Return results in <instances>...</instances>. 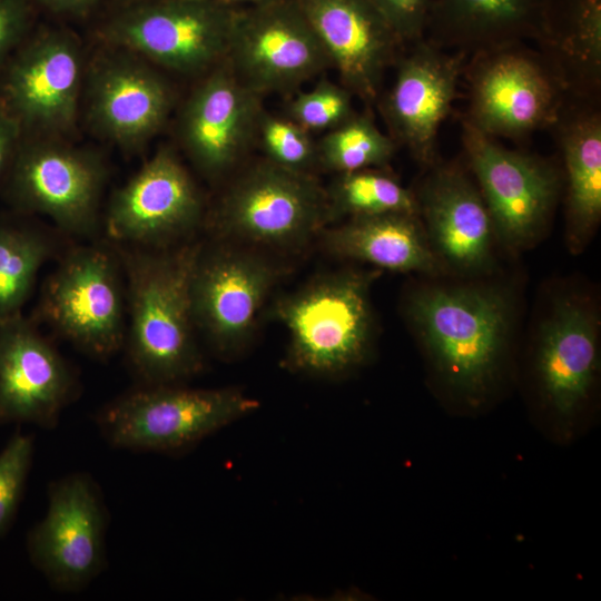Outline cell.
Instances as JSON below:
<instances>
[{"mask_svg": "<svg viewBox=\"0 0 601 601\" xmlns=\"http://www.w3.org/2000/svg\"><path fill=\"white\" fill-rule=\"evenodd\" d=\"M534 42L569 98L601 102V0H548Z\"/></svg>", "mask_w": 601, "mask_h": 601, "instance_id": "d4e9b609", "label": "cell"}, {"mask_svg": "<svg viewBox=\"0 0 601 601\" xmlns=\"http://www.w3.org/2000/svg\"><path fill=\"white\" fill-rule=\"evenodd\" d=\"M599 316L584 296H556L540 323L535 371L546 405L559 417L574 416L588 401L599 364Z\"/></svg>", "mask_w": 601, "mask_h": 601, "instance_id": "44dd1931", "label": "cell"}, {"mask_svg": "<svg viewBox=\"0 0 601 601\" xmlns=\"http://www.w3.org/2000/svg\"><path fill=\"white\" fill-rule=\"evenodd\" d=\"M319 235L323 247L338 258L367 263L377 269L428 276L446 274L430 246L418 214L348 218L325 227Z\"/></svg>", "mask_w": 601, "mask_h": 601, "instance_id": "484cf974", "label": "cell"}, {"mask_svg": "<svg viewBox=\"0 0 601 601\" xmlns=\"http://www.w3.org/2000/svg\"><path fill=\"white\" fill-rule=\"evenodd\" d=\"M118 252L105 245L71 249L46 282L38 318L91 357L106 359L126 338V287Z\"/></svg>", "mask_w": 601, "mask_h": 601, "instance_id": "9c48e42d", "label": "cell"}, {"mask_svg": "<svg viewBox=\"0 0 601 601\" xmlns=\"http://www.w3.org/2000/svg\"><path fill=\"white\" fill-rule=\"evenodd\" d=\"M33 436L17 431L0 452V538L13 521L33 457Z\"/></svg>", "mask_w": 601, "mask_h": 601, "instance_id": "1f68e13d", "label": "cell"}, {"mask_svg": "<svg viewBox=\"0 0 601 601\" xmlns=\"http://www.w3.org/2000/svg\"><path fill=\"white\" fill-rule=\"evenodd\" d=\"M258 407L236 388L141 385L104 406L96 416L104 439L117 449L176 452Z\"/></svg>", "mask_w": 601, "mask_h": 601, "instance_id": "277c9868", "label": "cell"}, {"mask_svg": "<svg viewBox=\"0 0 601 601\" xmlns=\"http://www.w3.org/2000/svg\"><path fill=\"white\" fill-rule=\"evenodd\" d=\"M82 48L67 30L47 29L23 41L3 68L0 99L22 137L70 135L78 120Z\"/></svg>", "mask_w": 601, "mask_h": 601, "instance_id": "8fae6325", "label": "cell"}, {"mask_svg": "<svg viewBox=\"0 0 601 601\" xmlns=\"http://www.w3.org/2000/svg\"><path fill=\"white\" fill-rule=\"evenodd\" d=\"M120 1L122 2V6H126V4L135 3L142 0H120Z\"/></svg>", "mask_w": 601, "mask_h": 601, "instance_id": "74e56055", "label": "cell"}, {"mask_svg": "<svg viewBox=\"0 0 601 601\" xmlns=\"http://www.w3.org/2000/svg\"><path fill=\"white\" fill-rule=\"evenodd\" d=\"M282 274L279 265L249 246L225 240L203 245L191 278L197 329L219 353L236 352Z\"/></svg>", "mask_w": 601, "mask_h": 601, "instance_id": "5bb4252c", "label": "cell"}, {"mask_svg": "<svg viewBox=\"0 0 601 601\" xmlns=\"http://www.w3.org/2000/svg\"><path fill=\"white\" fill-rule=\"evenodd\" d=\"M107 525L93 479L68 474L50 484L46 514L27 535L30 562L57 590L77 592L104 570Z\"/></svg>", "mask_w": 601, "mask_h": 601, "instance_id": "7c38bea8", "label": "cell"}, {"mask_svg": "<svg viewBox=\"0 0 601 601\" xmlns=\"http://www.w3.org/2000/svg\"><path fill=\"white\" fill-rule=\"evenodd\" d=\"M236 10L216 0H142L122 6L99 32L108 47L151 65L200 73L227 57Z\"/></svg>", "mask_w": 601, "mask_h": 601, "instance_id": "8992f818", "label": "cell"}, {"mask_svg": "<svg viewBox=\"0 0 601 601\" xmlns=\"http://www.w3.org/2000/svg\"><path fill=\"white\" fill-rule=\"evenodd\" d=\"M465 164L490 213L497 240L512 250L534 244L562 195V171L550 158L509 149L461 119Z\"/></svg>", "mask_w": 601, "mask_h": 601, "instance_id": "ba28073f", "label": "cell"}, {"mask_svg": "<svg viewBox=\"0 0 601 601\" xmlns=\"http://www.w3.org/2000/svg\"><path fill=\"white\" fill-rule=\"evenodd\" d=\"M216 1L236 8V6L238 4H245L246 7H252V6L268 3L276 0H216Z\"/></svg>", "mask_w": 601, "mask_h": 601, "instance_id": "8d00e7d4", "label": "cell"}, {"mask_svg": "<svg viewBox=\"0 0 601 601\" xmlns=\"http://www.w3.org/2000/svg\"><path fill=\"white\" fill-rule=\"evenodd\" d=\"M328 224L326 189L317 179L266 159L234 181L214 216L220 240L270 248L300 247Z\"/></svg>", "mask_w": 601, "mask_h": 601, "instance_id": "5b68a950", "label": "cell"}, {"mask_svg": "<svg viewBox=\"0 0 601 601\" xmlns=\"http://www.w3.org/2000/svg\"><path fill=\"white\" fill-rule=\"evenodd\" d=\"M397 144L380 130L368 112H355L317 142L318 164L336 174L365 168H384Z\"/></svg>", "mask_w": 601, "mask_h": 601, "instance_id": "f1b7e54d", "label": "cell"}, {"mask_svg": "<svg viewBox=\"0 0 601 601\" xmlns=\"http://www.w3.org/2000/svg\"><path fill=\"white\" fill-rule=\"evenodd\" d=\"M378 274L377 268L323 274L276 302L293 368L337 376L366 358L374 336L371 287Z\"/></svg>", "mask_w": 601, "mask_h": 601, "instance_id": "3957f363", "label": "cell"}, {"mask_svg": "<svg viewBox=\"0 0 601 601\" xmlns=\"http://www.w3.org/2000/svg\"><path fill=\"white\" fill-rule=\"evenodd\" d=\"M201 216L196 184L174 150L162 147L114 193L105 225L116 245L161 248L183 243Z\"/></svg>", "mask_w": 601, "mask_h": 601, "instance_id": "9a60e30c", "label": "cell"}, {"mask_svg": "<svg viewBox=\"0 0 601 601\" xmlns=\"http://www.w3.org/2000/svg\"><path fill=\"white\" fill-rule=\"evenodd\" d=\"M425 169L413 191L434 255L445 273L463 277L490 273L497 238L466 164L439 159Z\"/></svg>", "mask_w": 601, "mask_h": 601, "instance_id": "2e32d148", "label": "cell"}, {"mask_svg": "<svg viewBox=\"0 0 601 601\" xmlns=\"http://www.w3.org/2000/svg\"><path fill=\"white\" fill-rule=\"evenodd\" d=\"M259 95L220 63L195 88L181 112L179 134L194 164L219 177L239 161L255 139Z\"/></svg>", "mask_w": 601, "mask_h": 601, "instance_id": "7402d4cb", "label": "cell"}, {"mask_svg": "<svg viewBox=\"0 0 601 601\" xmlns=\"http://www.w3.org/2000/svg\"><path fill=\"white\" fill-rule=\"evenodd\" d=\"M46 9L65 16H85L99 0H35Z\"/></svg>", "mask_w": 601, "mask_h": 601, "instance_id": "d590c367", "label": "cell"}, {"mask_svg": "<svg viewBox=\"0 0 601 601\" xmlns=\"http://www.w3.org/2000/svg\"><path fill=\"white\" fill-rule=\"evenodd\" d=\"M549 130L562 161L566 244L580 254L601 221V102L568 97Z\"/></svg>", "mask_w": 601, "mask_h": 601, "instance_id": "603a6c76", "label": "cell"}, {"mask_svg": "<svg viewBox=\"0 0 601 601\" xmlns=\"http://www.w3.org/2000/svg\"><path fill=\"white\" fill-rule=\"evenodd\" d=\"M410 325L442 380L474 402L493 385L513 329V300L496 285L433 283L410 293Z\"/></svg>", "mask_w": 601, "mask_h": 601, "instance_id": "7a4b0ae2", "label": "cell"}, {"mask_svg": "<svg viewBox=\"0 0 601 601\" xmlns=\"http://www.w3.org/2000/svg\"><path fill=\"white\" fill-rule=\"evenodd\" d=\"M407 47L394 65V83L380 104L390 136L427 168L439 160V130L452 110L467 57L426 38Z\"/></svg>", "mask_w": 601, "mask_h": 601, "instance_id": "e0dca14e", "label": "cell"}, {"mask_svg": "<svg viewBox=\"0 0 601 601\" xmlns=\"http://www.w3.org/2000/svg\"><path fill=\"white\" fill-rule=\"evenodd\" d=\"M78 393L76 373L32 318L0 319V424L53 428Z\"/></svg>", "mask_w": 601, "mask_h": 601, "instance_id": "ac0fdd59", "label": "cell"}, {"mask_svg": "<svg viewBox=\"0 0 601 601\" xmlns=\"http://www.w3.org/2000/svg\"><path fill=\"white\" fill-rule=\"evenodd\" d=\"M407 46L425 38L432 0H368Z\"/></svg>", "mask_w": 601, "mask_h": 601, "instance_id": "d6a6232c", "label": "cell"}, {"mask_svg": "<svg viewBox=\"0 0 601 601\" xmlns=\"http://www.w3.org/2000/svg\"><path fill=\"white\" fill-rule=\"evenodd\" d=\"M106 166L91 150L59 138L22 137L1 193L20 215H42L62 231L89 236L98 226Z\"/></svg>", "mask_w": 601, "mask_h": 601, "instance_id": "30bf717a", "label": "cell"}, {"mask_svg": "<svg viewBox=\"0 0 601 601\" xmlns=\"http://www.w3.org/2000/svg\"><path fill=\"white\" fill-rule=\"evenodd\" d=\"M226 58L259 96L293 90L332 66L295 0L237 8Z\"/></svg>", "mask_w": 601, "mask_h": 601, "instance_id": "4fadbf2b", "label": "cell"}, {"mask_svg": "<svg viewBox=\"0 0 601 601\" xmlns=\"http://www.w3.org/2000/svg\"><path fill=\"white\" fill-rule=\"evenodd\" d=\"M108 49L87 73V119L104 139L137 150L166 122L171 91L150 62L124 49Z\"/></svg>", "mask_w": 601, "mask_h": 601, "instance_id": "d6986e66", "label": "cell"}, {"mask_svg": "<svg viewBox=\"0 0 601 601\" xmlns=\"http://www.w3.org/2000/svg\"><path fill=\"white\" fill-rule=\"evenodd\" d=\"M31 21V0H0V68L24 41Z\"/></svg>", "mask_w": 601, "mask_h": 601, "instance_id": "836d02e7", "label": "cell"}, {"mask_svg": "<svg viewBox=\"0 0 601 601\" xmlns=\"http://www.w3.org/2000/svg\"><path fill=\"white\" fill-rule=\"evenodd\" d=\"M55 249L46 231L20 219H0V319L22 313L39 270Z\"/></svg>", "mask_w": 601, "mask_h": 601, "instance_id": "4316f807", "label": "cell"}, {"mask_svg": "<svg viewBox=\"0 0 601 601\" xmlns=\"http://www.w3.org/2000/svg\"><path fill=\"white\" fill-rule=\"evenodd\" d=\"M349 90L343 85L321 80L312 89L298 93L287 106V118L312 131H329L347 119L355 110Z\"/></svg>", "mask_w": 601, "mask_h": 601, "instance_id": "4dcf8cb0", "label": "cell"}, {"mask_svg": "<svg viewBox=\"0 0 601 601\" xmlns=\"http://www.w3.org/2000/svg\"><path fill=\"white\" fill-rule=\"evenodd\" d=\"M338 71L366 105L378 101L386 69L404 43L368 0H295Z\"/></svg>", "mask_w": 601, "mask_h": 601, "instance_id": "ffe728a7", "label": "cell"}, {"mask_svg": "<svg viewBox=\"0 0 601 601\" xmlns=\"http://www.w3.org/2000/svg\"><path fill=\"white\" fill-rule=\"evenodd\" d=\"M548 0H432L425 38L467 58L536 38Z\"/></svg>", "mask_w": 601, "mask_h": 601, "instance_id": "cb8c5ba5", "label": "cell"}, {"mask_svg": "<svg viewBox=\"0 0 601 601\" xmlns=\"http://www.w3.org/2000/svg\"><path fill=\"white\" fill-rule=\"evenodd\" d=\"M326 196L329 224L386 213L418 214L414 191L386 167L336 174Z\"/></svg>", "mask_w": 601, "mask_h": 601, "instance_id": "83f0119b", "label": "cell"}, {"mask_svg": "<svg viewBox=\"0 0 601 601\" xmlns=\"http://www.w3.org/2000/svg\"><path fill=\"white\" fill-rule=\"evenodd\" d=\"M463 119L493 138L521 140L550 129L568 96L536 49L514 43L467 58Z\"/></svg>", "mask_w": 601, "mask_h": 601, "instance_id": "52a82bcc", "label": "cell"}, {"mask_svg": "<svg viewBox=\"0 0 601 601\" xmlns=\"http://www.w3.org/2000/svg\"><path fill=\"white\" fill-rule=\"evenodd\" d=\"M116 246L126 277L130 366L142 385L180 384L203 368L191 304V278L203 245Z\"/></svg>", "mask_w": 601, "mask_h": 601, "instance_id": "6da1fadb", "label": "cell"}, {"mask_svg": "<svg viewBox=\"0 0 601 601\" xmlns=\"http://www.w3.org/2000/svg\"><path fill=\"white\" fill-rule=\"evenodd\" d=\"M265 159L286 169L309 173L318 165L317 142L288 118L262 110L255 132Z\"/></svg>", "mask_w": 601, "mask_h": 601, "instance_id": "f546056e", "label": "cell"}, {"mask_svg": "<svg viewBox=\"0 0 601 601\" xmlns=\"http://www.w3.org/2000/svg\"><path fill=\"white\" fill-rule=\"evenodd\" d=\"M21 138L18 122L0 99V193Z\"/></svg>", "mask_w": 601, "mask_h": 601, "instance_id": "e575fe53", "label": "cell"}]
</instances>
